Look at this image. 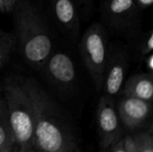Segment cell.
<instances>
[{
	"label": "cell",
	"mask_w": 153,
	"mask_h": 152,
	"mask_svg": "<svg viewBox=\"0 0 153 152\" xmlns=\"http://www.w3.org/2000/svg\"><path fill=\"white\" fill-rule=\"evenodd\" d=\"M51 10L57 25L71 38L77 39L81 22L74 0H51Z\"/></svg>",
	"instance_id": "30bf717a"
},
{
	"label": "cell",
	"mask_w": 153,
	"mask_h": 152,
	"mask_svg": "<svg viewBox=\"0 0 153 152\" xmlns=\"http://www.w3.org/2000/svg\"><path fill=\"white\" fill-rule=\"evenodd\" d=\"M108 33L100 22H93L83 33L79 48L84 66L100 92L108 59Z\"/></svg>",
	"instance_id": "277c9868"
},
{
	"label": "cell",
	"mask_w": 153,
	"mask_h": 152,
	"mask_svg": "<svg viewBox=\"0 0 153 152\" xmlns=\"http://www.w3.org/2000/svg\"><path fill=\"white\" fill-rule=\"evenodd\" d=\"M101 1H104V0H101Z\"/></svg>",
	"instance_id": "484cf974"
},
{
	"label": "cell",
	"mask_w": 153,
	"mask_h": 152,
	"mask_svg": "<svg viewBox=\"0 0 153 152\" xmlns=\"http://www.w3.org/2000/svg\"><path fill=\"white\" fill-rule=\"evenodd\" d=\"M18 152H37V151L33 146H22L19 147Z\"/></svg>",
	"instance_id": "7402d4cb"
},
{
	"label": "cell",
	"mask_w": 153,
	"mask_h": 152,
	"mask_svg": "<svg viewBox=\"0 0 153 152\" xmlns=\"http://www.w3.org/2000/svg\"><path fill=\"white\" fill-rule=\"evenodd\" d=\"M15 144L14 135L10 123L4 98L0 97V151L13 152Z\"/></svg>",
	"instance_id": "7c38bea8"
},
{
	"label": "cell",
	"mask_w": 153,
	"mask_h": 152,
	"mask_svg": "<svg viewBox=\"0 0 153 152\" xmlns=\"http://www.w3.org/2000/svg\"><path fill=\"white\" fill-rule=\"evenodd\" d=\"M124 140V144H125V148H126V152H138L136 150L135 144L134 142V139L132 135H128L126 136Z\"/></svg>",
	"instance_id": "e0dca14e"
},
{
	"label": "cell",
	"mask_w": 153,
	"mask_h": 152,
	"mask_svg": "<svg viewBox=\"0 0 153 152\" xmlns=\"http://www.w3.org/2000/svg\"><path fill=\"white\" fill-rule=\"evenodd\" d=\"M34 111V148L43 152H76L72 127L56 100L33 78H19Z\"/></svg>",
	"instance_id": "6da1fadb"
},
{
	"label": "cell",
	"mask_w": 153,
	"mask_h": 152,
	"mask_svg": "<svg viewBox=\"0 0 153 152\" xmlns=\"http://www.w3.org/2000/svg\"><path fill=\"white\" fill-rule=\"evenodd\" d=\"M110 148H111L110 152H126V148H125V144H124V140L123 139H119Z\"/></svg>",
	"instance_id": "d6986e66"
},
{
	"label": "cell",
	"mask_w": 153,
	"mask_h": 152,
	"mask_svg": "<svg viewBox=\"0 0 153 152\" xmlns=\"http://www.w3.org/2000/svg\"><path fill=\"white\" fill-rule=\"evenodd\" d=\"M96 122L103 149H108L122 134L121 122L117 110L115 98L102 94L97 107Z\"/></svg>",
	"instance_id": "8992f818"
},
{
	"label": "cell",
	"mask_w": 153,
	"mask_h": 152,
	"mask_svg": "<svg viewBox=\"0 0 153 152\" xmlns=\"http://www.w3.org/2000/svg\"><path fill=\"white\" fill-rule=\"evenodd\" d=\"M49 82L59 91L67 93L74 90L76 70L72 58L64 52L51 53L41 70Z\"/></svg>",
	"instance_id": "52a82bcc"
},
{
	"label": "cell",
	"mask_w": 153,
	"mask_h": 152,
	"mask_svg": "<svg viewBox=\"0 0 153 152\" xmlns=\"http://www.w3.org/2000/svg\"><path fill=\"white\" fill-rule=\"evenodd\" d=\"M138 152H153V138L151 132H141L133 135Z\"/></svg>",
	"instance_id": "5bb4252c"
},
{
	"label": "cell",
	"mask_w": 153,
	"mask_h": 152,
	"mask_svg": "<svg viewBox=\"0 0 153 152\" xmlns=\"http://www.w3.org/2000/svg\"><path fill=\"white\" fill-rule=\"evenodd\" d=\"M2 96V87L0 86V97Z\"/></svg>",
	"instance_id": "cb8c5ba5"
},
{
	"label": "cell",
	"mask_w": 153,
	"mask_h": 152,
	"mask_svg": "<svg viewBox=\"0 0 153 152\" xmlns=\"http://www.w3.org/2000/svg\"><path fill=\"white\" fill-rule=\"evenodd\" d=\"M78 11L81 10L83 14H90L92 10L93 0H74Z\"/></svg>",
	"instance_id": "2e32d148"
},
{
	"label": "cell",
	"mask_w": 153,
	"mask_h": 152,
	"mask_svg": "<svg viewBox=\"0 0 153 152\" xmlns=\"http://www.w3.org/2000/svg\"><path fill=\"white\" fill-rule=\"evenodd\" d=\"M16 47L26 64L40 71L53 52L49 30L30 0H15L13 11Z\"/></svg>",
	"instance_id": "7a4b0ae2"
},
{
	"label": "cell",
	"mask_w": 153,
	"mask_h": 152,
	"mask_svg": "<svg viewBox=\"0 0 153 152\" xmlns=\"http://www.w3.org/2000/svg\"><path fill=\"white\" fill-rule=\"evenodd\" d=\"M0 152H1V151H0Z\"/></svg>",
	"instance_id": "4316f807"
},
{
	"label": "cell",
	"mask_w": 153,
	"mask_h": 152,
	"mask_svg": "<svg viewBox=\"0 0 153 152\" xmlns=\"http://www.w3.org/2000/svg\"><path fill=\"white\" fill-rule=\"evenodd\" d=\"M4 9H5V13H11L13 11V5L15 4V0H4Z\"/></svg>",
	"instance_id": "44dd1931"
},
{
	"label": "cell",
	"mask_w": 153,
	"mask_h": 152,
	"mask_svg": "<svg viewBox=\"0 0 153 152\" xmlns=\"http://www.w3.org/2000/svg\"><path fill=\"white\" fill-rule=\"evenodd\" d=\"M153 50V30H150L146 32L140 41V45L138 47V54L140 58H143L150 53H152Z\"/></svg>",
	"instance_id": "9a60e30c"
},
{
	"label": "cell",
	"mask_w": 153,
	"mask_h": 152,
	"mask_svg": "<svg viewBox=\"0 0 153 152\" xmlns=\"http://www.w3.org/2000/svg\"><path fill=\"white\" fill-rule=\"evenodd\" d=\"M134 1L137 4V6L140 7L142 10L150 8L152 5L153 3V0H134Z\"/></svg>",
	"instance_id": "ffe728a7"
},
{
	"label": "cell",
	"mask_w": 153,
	"mask_h": 152,
	"mask_svg": "<svg viewBox=\"0 0 153 152\" xmlns=\"http://www.w3.org/2000/svg\"><path fill=\"white\" fill-rule=\"evenodd\" d=\"M2 94L6 103L15 144L19 147H34V111L20 79H5Z\"/></svg>",
	"instance_id": "3957f363"
},
{
	"label": "cell",
	"mask_w": 153,
	"mask_h": 152,
	"mask_svg": "<svg viewBox=\"0 0 153 152\" xmlns=\"http://www.w3.org/2000/svg\"><path fill=\"white\" fill-rule=\"evenodd\" d=\"M129 57L126 50L116 48L108 55L105 67L104 79L101 90L102 94L112 98L121 94L128 69Z\"/></svg>",
	"instance_id": "ba28073f"
},
{
	"label": "cell",
	"mask_w": 153,
	"mask_h": 152,
	"mask_svg": "<svg viewBox=\"0 0 153 152\" xmlns=\"http://www.w3.org/2000/svg\"><path fill=\"white\" fill-rule=\"evenodd\" d=\"M37 151V150H36ZM37 152H43V151H37Z\"/></svg>",
	"instance_id": "d4e9b609"
},
{
	"label": "cell",
	"mask_w": 153,
	"mask_h": 152,
	"mask_svg": "<svg viewBox=\"0 0 153 152\" xmlns=\"http://www.w3.org/2000/svg\"><path fill=\"white\" fill-rule=\"evenodd\" d=\"M117 110L121 125L129 130H136L143 127L150 119L152 102L122 96L117 104Z\"/></svg>",
	"instance_id": "9c48e42d"
},
{
	"label": "cell",
	"mask_w": 153,
	"mask_h": 152,
	"mask_svg": "<svg viewBox=\"0 0 153 152\" xmlns=\"http://www.w3.org/2000/svg\"><path fill=\"white\" fill-rule=\"evenodd\" d=\"M143 62L147 70V73H153V53H150L143 58Z\"/></svg>",
	"instance_id": "ac0fdd59"
},
{
	"label": "cell",
	"mask_w": 153,
	"mask_h": 152,
	"mask_svg": "<svg viewBox=\"0 0 153 152\" xmlns=\"http://www.w3.org/2000/svg\"><path fill=\"white\" fill-rule=\"evenodd\" d=\"M15 48L14 34L0 28V69L9 62Z\"/></svg>",
	"instance_id": "4fadbf2b"
},
{
	"label": "cell",
	"mask_w": 153,
	"mask_h": 152,
	"mask_svg": "<svg viewBox=\"0 0 153 152\" xmlns=\"http://www.w3.org/2000/svg\"><path fill=\"white\" fill-rule=\"evenodd\" d=\"M121 94L152 102L153 74L143 73L130 76L125 82Z\"/></svg>",
	"instance_id": "8fae6325"
},
{
	"label": "cell",
	"mask_w": 153,
	"mask_h": 152,
	"mask_svg": "<svg viewBox=\"0 0 153 152\" xmlns=\"http://www.w3.org/2000/svg\"><path fill=\"white\" fill-rule=\"evenodd\" d=\"M142 9L134 0L101 1L103 25L126 37L135 36L142 26Z\"/></svg>",
	"instance_id": "5b68a950"
},
{
	"label": "cell",
	"mask_w": 153,
	"mask_h": 152,
	"mask_svg": "<svg viewBox=\"0 0 153 152\" xmlns=\"http://www.w3.org/2000/svg\"><path fill=\"white\" fill-rule=\"evenodd\" d=\"M0 13H5L4 2V0H0Z\"/></svg>",
	"instance_id": "603a6c76"
}]
</instances>
